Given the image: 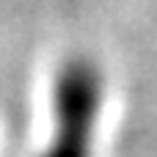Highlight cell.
<instances>
[{"label": "cell", "mask_w": 157, "mask_h": 157, "mask_svg": "<svg viewBox=\"0 0 157 157\" xmlns=\"http://www.w3.org/2000/svg\"><path fill=\"white\" fill-rule=\"evenodd\" d=\"M105 99V66L83 50L63 55L50 80V132L39 157H97Z\"/></svg>", "instance_id": "6da1fadb"}]
</instances>
